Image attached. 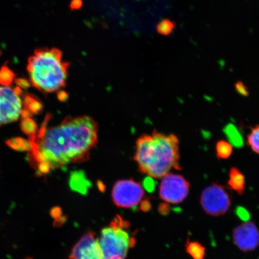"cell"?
Returning <instances> with one entry per match:
<instances>
[{
	"label": "cell",
	"mask_w": 259,
	"mask_h": 259,
	"mask_svg": "<svg viewBox=\"0 0 259 259\" xmlns=\"http://www.w3.org/2000/svg\"><path fill=\"white\" fill-rule=\"evenodd\" d=\"M235 243L241 250H253L258 244V233L256 227L251 222L238 227L234 233Z\"/></svg>",
	"instance_id": "obj_9"
},
{
	"label": "cell",
	"mask_w": 259,
	"mask_h": 259,
	"mask_svg": "<svg viewBox=\"0 0 259 259\" xmlns=\"http://www.w3.org/2000/svg\"><path fill=\"white\" fill-rule=\"evenodd\" d=\"M47 115L40 128L29 137L28 159L38 176L70 163L86 161L97 142L98 125L88 116L66 117L48 127Z\"/></svg>",
	"instance_id": "obj_1"
},
{
	"label": "cell",
	"mask_w": 259,
	"mask_h": 259,
	"mask_svg": "<svg viewBox=\"0 0 259 259\" xmlns=\"http://www.w3.org/2000/svg\"><path fill=\"white\" fill-rule=\"evenodd\" d=\"M187 250L194 259H203L205 257V249L198 242L188 243Z\"/></svg>",
	"instance_id": "obj_15"
},
{
	"label": "cell",
	"mask_w": 259,
	"mask_h": 259,
	"mask_svg": "<svg viewBox=\"0 0 259 259\" xmlns=\"http://www.w3.org/2000/svg\"><path fill=\"white\" fill-rule=\"evenodd\" d=\"M14 89L0 87V125L18 120L22 110V102Z\"/></svg>",
	"instance_id": "obj_8"
},
{
	"label": "cell",
	"mask_w": 259,
	"mask_h": 259,
	"mask_svg": "<svg viewBox=\"0 0 259 259\" xmlns=\"http://www.w3.org/2000/svg\"><path fill=\"white\" fill-rule=\"evenodd\" d=\"M226 132L230 141L232 142L233 144L236 146V147H241L242 145V140L241 136L234 126L232 125H229L228 127L226 128Z\"/></svg>",
	"instance_id": "obj_20"
},
{
	"label": "cell",
	"mask_w": 259,
	"mask_h": 259,
	"mask_svg": "<svg viewBox=\"0 0 259 259\" xmlns=\"http://www.w3.org/2000/svg\"><path fill=\"white\" fill-rule=\"evenodd\" d=\"M15 76V73L6 65H4L0 70V83L9 86L12 83Z\"/></svg>",
	"instance_id": "obj_17"
},
{
	"label": "cell",
	"mask_w": 259,
	"mask_h": 259,
	"mask_svg": "<svg viewBox=\"0 0 259 259\" xmlns=\"http://www.w3.org/2000/svg\"><path fill=\"white\" fill-rule=\"evenodd\" d=\"M144 196L142 186L132 180L118 181L113 188L112 197L117 206L132 208L138 206Z\"/></svg>",
	"instance_id": "obj_5"
},
{
	"label": "cell",
	"mask_w": 259,
	"mask_h": 259,
	"mask_svg": "<svg viewBox=\"0 0 259 259\" xmlns=\"http://www.w3.org/2000/svg\"><path fill=\"white\" fill-rule=\"evenodd\" d=\"M236 214L243 221L247 222L250 219V214L248 212L245 208L242 207H238L236 209Z\"/></svg>",
	"instance_id": "obj_23"
},
{
	"label": "cell",
	"mask_w": 259,
	"mask_h": 259,
	"mask_svg": "<svg viewBox=\"0 0 259 259\" xmlns=\"http://www.w3.org/2000/svg\"><path fill=\"white\" fill-rule=\"evenodd\" d=\"M15 83L19 88L27 89L30 87V82L27 79L23 78H18L15 80Z\"/></svg>",
	"instance_id": "obj_24"
},
{
	"label": "cell",
	"mask_w": 259,
	"mask_h": 259,
	"mask_svg": "<svg viewBox=\"0 0 259 259\" xmlns=\"http://www.w3.org/2000/svg\"><path fill=\"white\" fill-rule=\"evenodd\" d=\"M168 206L166 205H164V204H163V205H161L160 206V212L163 214H166L169 211V209H168Z\"/></svg>",
	"instance_id": "obj_29"
},
{
	"label": "cell",
	"mask_w": 259,
	"mask_h": 259,
	"mask_svg": "<svg viewBox=\"0 0 259 259\" xmlns=\"http://www.w3.org/2000/svg\"><path fill=\"white\" fill-rule=\"evenodd\" d=\"M20 115L21 116L22 119H24L31 117L32 114L28 111V110L24 109L23 110H21Z\"/></svg>",
	"instance_id": "obj_28"
},
{
	"label": "cell",
	"mask_w": 259,
	"mask_h": 259,
	"mask_svg": "<svg viewBox=\"0 0 259 259\" xmlns=\"http://www.w3.org/2000/svg\"><path fill=\"white\" fill-rule=\"evenodd\" d=\"M21 129L25 135L30 136L37 130L36 123L31 117L22 119L21 122Z\"/></svg>",
	"instance_id": "obj_19"
},
{
	"label": "cell",
	"mask_w": 259,
	"mask_h": 259,
	"mask_svg": "<svg viewBox=\"0 0 259 259\" xmlns=\"http://www.w3.org/2000/svg\"><path fill=\"white\" fill-rule=\"evenodd\" d=\"M160 186V196L167 203L183 202L189 192V184L180 175L167 174L163 177Z\"/></svg>",
	"instance_id": "obj_6"
},
{
	"label": "cell",
	"mask_w": 259,
	"mask_h": 259,
	"mask_svg": "<svg viewBox=\"0 0 259 259\" xmlns=\"http://www.w3.org/2000/svg\"><path fill=\"white\" fill-rule=\"evenodd\" d=\"M24 109L28 110L31 114H38L43 109V105L33 96L26 95L24 97Z\"/></svg>",
	"instance_id": "obj_11"
},
{
	"label": "cell",
	"mask_w": 259,
	"mask_h": 259,
	"mask_svg": "<svg viewBox=\"0 0 259 259\" xmlns=\"http://www.w3.org/2000/svg\"><path fill=\"white\" fill-rule=\"evenodd\" d=\"M151 208V205L150 201L148 200H145L141 203V209L144 212H147L150 210Z\"/></svg>",
	"instance_id": "obj_26"
},
{
	"label": "cell",
	"mask_w": 259,
	"mask_h": 259,
	"mask_svg": "<svg viewBox=\"0 0 259 259\" xmlns=\"http://www.w3.org/2000/svg\"><path fill=\"white\" fill-rule=\"evenodd\" d=\"M82 6V0H72L71 2L70 7L72 10L79 9Z\"/></svg>",
	"instance_id": "obj_25"
},
{
	"label": "cell",
	"mask_w": 259,
	"mask_h": 259,
	"mask_svg": "<svg viewBox=\"0 0 259 259\" xmlns=\"http://www.w3.org/2000/svg\"><path fill=\"white\" fill-rule=\"evenodd\" d=\"M58 49H37L28 59L27 69L35 88L47 93L57 92L66 85L69 63L63 61Z\"/></svg>",
	"instance_id": "obj_3"
},
{
	"label": "cell",
	"mask_w": 259,
	"mask_h": 259,
	"mask_svg": "<svg viewBox=\"0 0 259 259\" xmlns=\"http://www.w3.org/2000/svg\"><path fill=\"white\" fill-rule=\"evenodd\" d=\"M216 151L219 158L226 159L231 156L232 153V145L226 141H220L217 144Z\"/></svg>",
	"instance_id": "obj_14"
},
{
	"label": "cell",
	"mask_w": 259,
	"mask_h": 259,
	"mask_svg": "<svg viewBox=\"0 0 259 259\" xmlns=\"http://www.w3.org/2000/svg\"><path fill=\"white\" fill-rule=\"evenodd\" d=\"M175 28H176V24L174 22L170 19H166L162 20L157 25V30L158 33L161 35H167L173 32Z\"/></svg>",
	"instance_id": "obj_18"
},
{
	"label": "cell",
	"mask_w": 259,
	"mask_h": 259,
	"mask_svg": "<svg viewBox=\"0 0 259 259\" xmlns=\"http://www.w3.org/2000/svg\"><path fill=\"white\" fill-rule=\"evenodd\" d=\"M68 97H69V95H68V94L66 92H64V91H60V92L58 93V99L60 101H66Z\"/></svg>",
	"instance_id": "obj_27"
},
{
	"label": "cell",
	"mask_w": 259,
	"mask_h": 259,
	"mask_svg": "<svg viewBox=\"0 0 259 259\" xmlns=\"http://www.w3.org/2000/svg\"><path fill=\"white\" fill-rule=\"evenodd\" d=\"M0 54H1V52H0Z\"/></svg>",
	"instance_id": "obj_30"
},
{
	"label": "cell",
	"mask_w": 259,
	"mask_h": 259,
	"mask_svg": "<svg viewBox=\"0 0 259 259\" xmlns=\"http://www.w3.org/2000/svg\"><path fill=\"white\" fill-rule=\"evenodd\" d=\"M129 223L119 216L112 220L111 225L103 229L98 244L102 259H125L130 248L135 244V238L126 231Z\"/></svg>",
	"instance_id": "obj_4"
},
{
	"label": "cell",
	"mask_w": 259,
	"mask_h": 259,
	"mask_svg": "<svg viewBox=\"0 0 259 259\" xmlns=\"http://www.w3.org/2000/svg\"><path fill=\"white\" fill-rule=\"evenodd\" d=\"M6 143L10 148L16 151H29L30 150V145L29 141L23 138H15L9 139Z\"/></svg>",
	"instance_id": "obj_13"
},
{
	"label": "cell",
	"mask_w": 259,
	"mask_h": 259,
	"mask_svg": "<svg viewBox=\"0 0 259 259\" xmlns=\"http://www.w3.org/2000/svg\"><path fill=\"white\" fill-rule=\"evenodd\" d=\"M71 187L73 189L79 191L80 192H85L87 191V180L82 172L76 171L71 177Z\"/></svg>",
	"instance_id": "obj_12"
},
{
	"label": "cell",
	"mask_w": 259,
	"mask_h": 259,
	"mask_svg": "<svg viewBox=\"0 0 259 259\" xmlns=\"http://www.w3.org/2000/svg\"><path fill=\"white\" fill-rule=\"evenodd\" d=\"M179 140L176 135L154 131L139 137L135 160L139 169L153 178H161L179 166Z\"/></svg>",
	"instance_id": "obj_2"
},
{
	"label": "cell",
	"mask_w": 259,
	"mask_h": 259,
	"mask_svg": "<svg viewBox=\"0 0 259 259\" xmlns=\"http://www.w3.org/2000/svg\"><path fill=\"white\" fill-rule=\"evenodd\" d=\"M201 204L203 209L208 214L219 216L228 211L231 200L224 188L213 184L204 190Z\"/></svg>",
	"instance_id": "obj_7"
},
{
	"label": "cell",
	"mask_w": 259,
	"mask_h": 259,
	"mask_svg": "<svg viewBox=\"0 0 259 259\" xmlns=\"http://www.w3.org/2000/svg\"><path fill=\"white\" fill-rule=\"evenodd\" d=\"M229 176V185L230 187L239 194L242 193L244 189V176L236 168H232Z\"/></svg>",
	"instance_id": "obj_10"
},
{
	"label": "cell",
	"mask_w": 259,
	"mask_h": 259,
	"mask_svg": "<svg viewBox=\"0 0 259 259\" xmlns=\"http://www.w3.org/2000/svg\"><path fill=\"white\" fill-rule=\"evenodd\" d=\"M145 190L148 192L152 193L155 189V184L153 177L149 176L145 178L143 183Z\"/></svg>",
	"instance_id": "obj_21"
},
{
	"label": "cell",
	"mask_w": 259,
	"mask_h": 259,
	"mask_svg": "<svg viewBox=\"0 0 259 259\" xmlns=\"http://www.w3.org/2000/svg\"><path fill=\"white\" fill-rule=\"evenodd\" d=\"M235 89L236 92L242 96H247L249 95L247 87L241 81H239V82L236 83Z\"/></svg>",
	"instance_id": "obj_22"
},
{
	"label": "cell",
	"mask_w": 259,
	"mask_h": 259,
	"mask_svg": "<svg viewBox=\"0 0 259 259\" xmlns=\"http://www.w3.org/2000/svg\"><path fill=\"white\" fill-rule=\"evenodd\" d=\"M248 144L254 153L258 154L259 150V128L257 125L252 128L250 134L247 137Z\"/></svg>",
	"instance_id": "obj_16"
}]
</instances>
